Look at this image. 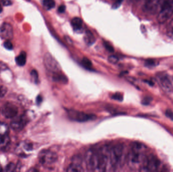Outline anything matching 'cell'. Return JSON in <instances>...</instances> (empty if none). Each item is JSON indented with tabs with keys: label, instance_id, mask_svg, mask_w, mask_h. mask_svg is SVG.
<instances>
[{
	"label": "cell",
	"instance_id": "20",
	"mask_svg": "<svg viewBox=\"0 0 173 172\" xmlns=\"http://www.w3.org/2000/svg\"><path fill=\"white\" fill-rule=\"evenodd\" d=\"M43 5L46 10H51L55 6V2L54 0H43Z\"/></svg>",
	"mask_w": 173,
	"mask_h": 172
},
{
	"label": "cell",
	"instance_id": "22",
	"mask_svg": "<svg viewBox=\"0 0 173 172\" xmlns=\"http://www.w3.org/2000/svg\"><path fill=\"white\" fill-rule=\"evenodd\" d=\"M8 127L4 123H0V136L7 134Z\"/></svg>",
	"mask_w": 173,
	"mask_h": 172
},
{
	"label": "cell",
	"instance_id": "37",
	"mask_svg": "<svg viewBox=\"0 0 173 172\" xmlns=\"http://www.w3.org/2000/svg\"><path fill=\"white\" fill-rule=\"evenodd\" d=\"M2 11H3V9H2V6L1 5V4H0V13L2 12Z\"/></svg>",
	"mask_w": 173,
	"mask_h": 172
},
{
	"label": "cell",
	"instance_id": "34",
	"mask_svg": "<svg viewBox=\"0 0 173 172\" xmlns=\"http://www.w3.org/2000/svg\"><path fill=\"white\" fill-rule=\"evenodd\" d=\"M2 5L4 6H8L12 4V0H2Z\"/></svg>",
	"mask_w": 173,
	"mask_h": 172
},
{
	"label": "cell",
	"instance_id": "25",
	"mask_svg": "<svg viewBox=\"0 0 173 172\" xmlns=\"http://www.w3.org/2000/svg\"><path fill=\"white\" fill-rule=\"evenodd\" d=\"M104 46L105 48L106 49H107V51L109 52H114V48L112 47V45L110 44V43L107 42V41H104Z\"/></svg>",
	"mask_w": 173,
	"mask_h": 172
},
{
	"label": "cell",
	"instance_id": "11",
	"mask_svg": "<svg viewBox=\"0 0 173 172\" xmlns=\"http://www.w3.org/2000/svg\"><path fill=\"white\" fill-rule=\"evenodd\" d=\"M0 37L2 39L10 41L13 37V30L8 23H4L0 26Z\"/></svg>",
	"mask_w": 173,
	"mask_h": 172
},
{
	"label": "cell",
	"instance_id": "2",
	"mask_svg": "<svg viewBox=\"0 0 173 172\" xmlns=\"http://www.w3.org/2000/svg\"><path fill=\"white\" fill-rule=\"evenodd\" d=\"M122 144H117L109 148V171L114 170L127 159Z\"/></svg>",
	"mask_w": 173,
	"mask_h": 172
},
{
	"label": "cell",
	"instance_id": "10",
	"mask_svg": "<svg viewBox=\"0 0 173 172\" xmlns=\"http://www.w3.org/2000/svg\"><path fill=\"white\" fill-rule=\"evenodd\" d=\"M2 112L6 118H15L18 113V108L15 104L8 103L4 106Z\"/></svg>",
	"mask_w": 173,
	"mask_h": 172
},
{
	"label": "cell",
	"instance_id": "7",
	"mask_svg": "<svg viewBox=\"0 0 173 172\" xmlns=\"http://www.w3.org/2000/svg\"><path fill=\"white\" fill-rule=\"evenodd\" d=\"M68 116L71 120L79 122L89 121L95 119V115L85 113L76 110H70L68 111Z\"/></svg>",
	"mask_w": 173,
	"mask_h": 172
},
{
	"label": "cell",
	"instance_id": "1",
	"mask_svg": "<svg viewBox=\"0 0 173 172\" xmlns=\"http://www.w3.org/2000/svg\"><path fill=\"white\" fill-rule=\"evenodd\" d=\"M146 146L141 143L134 142L127 154V164L132 170L140 171L146 156Z\"/></svg>",
	"mask_w": 173,
	"mask_h": 172
},
{
	"label": "cell",
	"instance_id": "18",
	"mask_svg": "<svg viewBox=\"0 0 173 172\" xmlns=\"http://www.w3.org/2000/svg\"><path fill=\"white\" fill-rule=\"evenodd\" d=\"M84 40L87 44L88 45H92L95 41V38L92 33L89 30H87L85 33L84 36Z\"/></svg>",
	"mask_w": 173,
	"mask_h": 172
},
{
	"label": "cell",
	"instance_id": "21",
	"mask_svg": "<svg viewBox=\"0 0 173 172\" xmlns=\"http://www.w3.org/2000/svg\"><path fill=\"white\" fill-rule=\"evenodd\" d=\"M167 35L169 38L173 39V19L169 23L167 27Z\"/></svg>",
	"mask_w": 173,
	"mask_h": 172
},
{
	"label": "cell",
	"instance_id": "4",
	"mask_svg": "<svg viewBox=\"0 0 173 172\" xmlns=\"http://www.w3.org/2000/svg\"><path fill=\"white\" fill-rule=\"evenodd\" d=\"M160 165V162L153 154L146 156L140 171L154 172L157 170Z\"/></svg>",
	"mask_w": 173,
	"mask_h": 172
},
{
	"label": "cell",
	"instance_id": "39",
	"mask_svg": "<svg viewBox=\"0 0 173 172\" xmlns=\"http://www.w3.org/2000/svg\"><path fill=\"white\" fill-rule=\"evenodd\" d=\"M115 1H116V0H115Z\"/></svg>",
	"mask_w": 173,
	"mask_h": 172
},
{
	"label": "cell",
	"instance_id": "9",
	"mask_svg": "<svg viewBox=\"0 0 173 172\" xmlns=\"http://www.w3.org/2000/svg\"><path fill=\"white\" fill-rule=\"evenodd\" d=\"M28 121V117L26 114L16 118L15 117L11 123V126L15 131H20L25 126Z\"/></svg>",
	"mask_w": 173,
	"mask_h": 172
},
{
	"label": "cell",
	"instance_id": "12",
	"mask_svg": "<svg viewBox=\"0 0 173 172\" xmlns=\"http://www.w3.org/2000/svg\"><path fill=\"white\" fill-rule=\"evenodd\" d=\"M161 6L162 4L160 3V0H147L144 8L147 13L154 14L157 13Z\"/></svg>",
	"mask_w": 173,
	"mask_h": 172
},
{
	"label": "cell",
	"instance_id": "3",
	"mask_svg": "<svg viewBox=\"0 0 173 172\" xmlns=\"http://www.w3.org/2000/svg\"><path fill=\"white\" fill-rule=\"evenodd\" d=\"M173 14V0H165L158 12L157 20L160 23L166 21Z\"/></svg>",
	"mask_w": 173,
	"mask_h": 172
},
{
	"label": "cell",
	"instance_id": "32",
	"mask_svg": "<svg viewBox=\"0 0 173 172\" xmlns=\"http://www.w3.org/2000/svg\"><path fill=\"white\" fill-rule=\"evenodd\" d=\"M112 98L115 100H119V101H122L123 100L122 95H121L120 94H114L112 97Z\"/></svg>",
	"mask_w": 173,
	"mask_h": 172
},
{
	"label": "cell",
	"instance_id": "17",
	"mask_svg": "<svg viewBox=\"0 0 173 172\" xmlns=\"http://www.w3.org/2000/svg\"><path fill=\"white\" fill-rule=\"evenodd\" d=\"M15 61L16 64L19 66H23L25 65L27 62V54L25 52H20L16 58Z\"/></svg>",
	"mask_w": 173,
	"mask_h": 172
},
{
	"label": "cell",
	"instance_id": "29",
	"mask_svg": "<svg viewBox=\"0 0 173 172\" xmlns=\"http://www.w3.org/2000/svg\"><path fill=\"white\" fill-rule=\"evenodd\" d=\"M7 89L6 87L0 85V97H3L7 93Z\"/></svg>",
	"mask_w": 173,
	"mask_h": 172
},
{
	"label": "cell",
	"instance_id": "16",
	"mask_svg": "<svg viewBox=\"0 0 173 172\" xmlns=\"http://www.w3.org/2000/svg\"><path fill=\"white\" fill-rule=\"evenodd\" d=\"M71 24L74 30L78 31L82 28V20L79 17H74L71 20Z\"/></svg>",
	"mask_w": 173,
	"mask_h": 172
},
{
	"label": "cell",
	"instance_id": "31",
	"mask_svg": "<svg viewBox=\"0 0 173 172\" xmlns=\"http://www.w3.org/2000/svg\"><path fill=\"white\" fill-rule=\"evenodd\" d=\"M165 114L166 115V116L168 118L170 119L171 120L173 121V112L171 110H167L166 111Z\"/></svg>",
	"mask_w": 173,
	"mask_h": 172
},
{
	"label": "cell",
	"instance_id": "6",
	"mask_svg": "<svg viewBox=\"0 0 173 172\" xmlns=\"http://www.w3.org/2000/svg\"><path fill=\"white\" fill-rule=\"evenodd\" d=\"M44 64L45 66L50 72L53 73H59L61 71V66L51 54L47 52L44 57Z\"/></svg>",
	"mask_w": 173,
	"mask_h": 172
},
{
	"label": "cell",
	"instance_id": "27",
	"mask_svg": "<svg viewBox=\"0 0 173 172\" xmlns=\"http://www.w3.org/2000/svg\"><path fill=\"white\" fill-rule=\"evenodd\" d=\"M4 47L6 49H8V50H11V49H13V44H12L11 42L9 40L4 42Z\"/></svg>",
	"mask_w": 173,
	"mask_h": 172
},
{
	"label": "cell",
	"instance_id": "5",
	"mask_svg": "<svg viewBox=\"0 0 173 172\" xmlns=\"http://www.w3.org/2000/svg\"><path fill=\"white\" fill-rule=\"evenodd\" d=\"M57 154L52 151L45 149L42 151L39 154V160L44 166H49L54 164L57 160Z\"/></svg>",
	"mask_w": 173,
	"mask_h": 172
},
{
	"label": "cell",
	"instance_id": "14",
	"mask_svg": "<svg viewBox=\"0 0 173 172\" xmlns=\"http://www.w3.org/2000/svg\"><path fill=\"white\" fill-rule=\"evenodd\" d=\"M83 171V168L78 161H73L66 170L67 172H82Z\"/></svg>",
	"mask_w": 173,
	"mask_h": 172
},
{
	"label": "cell",
	"instance_id": "19",
	"mask_svg": "<svg viewBox=\"0 0 173 172\" xmlns=\"http://www.w3.org/2000/svg\"><path fill=\"white\" fill-rule=\"evenodd\" d=\"M53 79L57 82H61L62 83H66L68 82V78L66 76L60 74L59 73H54L53 77Z\"/></svg>",
	"mask_w": 173,
	"mask_h": 172
},
{
	"label": "cell",
	"instance_id": "23",
	"mask_svg": "<svg viewBox=\"0 0 173 172\" xmlns=\"http://www.w3.org/2000/svg\"><path fill=\"white\" fill-rule=\"evenodd\" d=\"M31 79L33 80V82L37 83L39 80V75H38V72L36 70H33L30 73Z\"/></svg>",
	"mask_w": 173,
	"mask_h": 172
},
{
	"label": "cell",
	"instance_id": "36",
	"mask_svg": "<svg viewBox=\"0 0 173 172\" xmlns=\"http://www.w3.org/2000/svg\"><path fill=\"white\" fill-rule=\"evenodd\" d=\"M36 103L38 104H40V103H41L42 101V97L41 96L39 95L36 98Z\"/></svg>",
	"mask_w": 173,
	"mask_h": 172
},
{
	"label": "cell",
	"instance_id": "28",
	"mask_svg": "<svg viewBox=\"0 0 173 172\" xmlns=\"http://www.w3.org/2000/svg\"><path fill=\"white\" fill-rule=\"evenodd\" d=\"M157 63L154 60H148L145 62V65L147 67H154V66L157 65Z\"/></svg>",
	"mask_w": 173,
	"mask_h": 172
},
{
	"label": "cell",
	"instance_id": "30",
	"mask_svg": "<svg viewBox=\"0 0 173 172\" xmlns=\"http://www.w3.org/2000/svg\"><path fill=\"white\" fill-rule=\"evenodd\" d=\"M15 165L13 163H10L6 167V171L8 172H12V171H14L15 170Z\"/></svg>",
	"mask_w": 173,
	"mask_h": 172
},
{
	"label": "cell",
	"instance_id": "38",
	"mask_svg": "<svg viewBox=\"0 0 173 172\" xmlns=\"http://www.w3.org/2000/svg\"><path fill=\"white\" fill-rule=\"evenodd\" d=\"M1 167H0V171L1 170Z\"/></svg>",
	"mask_w": 173,
	"mask_h": 172
},
{
	"label": "cell",
	"instance_id": "8",
	"mask_svg": "<svg viewBox=\"0 0 173 172\" xmlns=\"http://www.w3.org/2000/svg\"><path fill=\"white\" fill-rule=\"evenodd\" d=\"M157 81L165 92H171L173 91V84L170 76L165 73H161L157 76Z\"/></svg>",
	"mask_w": 173,
	"mask_h": 172
},
{
	"label": "cell",
	"instance_id": "35",
	"mask_svg": "<svg viewBox=\"0 0 173 172\" xmlns=\"http://www.w3.org/2000/svg\"><path fill=\"white\" fill-rule=\"evenodd\" d=\"M65 9H66L65 6L64 5H61L59 7V8L58 9V11L60 13H63L65 11Z\"/></svg>",
	"mask_w": 173,
	"mask_h": 172
},
{
	"label": "cell",
	"instance_id": "15",
	"mask_svg": "<svg viewBox=\"0 0 173 172\" xmlns=\"http://www.w3.org/2000/svg\"><path fill=\"white\" fill-rule=\"evenodd\" d=\"M10 143V138L7 134L0 136V149H4L7 148Z\"/></svg>",
	"mask_w": 173,
	"mask_h": 172
},
{
	"label": "cell",
	"instance_id": "33",
	"mask_svg": "<svg viewBox=\"0 0 173 172\" xmlns=\"http://www.w3.org/2000/svg\"><path fill=\"white\" fill-rule=\"evenodd\" d=\"M123 0H116L112 5V8L114 9H117L120 7L121 4L122 3Z\"/></svg>",
	"mask_w": 173,
	"mask_h": 172
},
{
	"label": "cell",
	"instance_id": "13",
	"mask_svg": "<svg viewBox=\"0 0 173 172\" xmlns=\"http://www.w3.org/2000/svg\"><path fill=\"white\" fill-rule=\"evenodd\" d=\"M31 149L32 146L31 144L23 142L18 144L16 149V152L19 156H24L25 154V151H30Z\"/></svg>",
	"mask_w": 173,
	"mask_h": 172
},
{
	"label": "cell",
	"instance_id": "26",
	"mask_svg": "<svg viewBox=\"0 0 173 172\" xmlns=\"http://www.w3.org/2000/svg\"><path fill=\"white\" fill-rule=\"evenodd\" d=\"M108 60L109 62L112 64H116L119 61V58L117 56L111 55L109 57Z\"/></svg>",
	"mask_w": 173,
	"mask_h": 172
},
{
	"label": "cell",
	"instance_id": "24",
	"mask_svg": "<svg viewBox=\"0 0 173 172\" xmlns=\"http://www.w3.org/2000/svg\"><path fill=\"white\" fill-rule=\"evenodd\" d=\"M82 64L83 66L87 68H90L92 66L91 61L87 58H84L82 60Z\"/></svg>",
	"mask_w": 173,
	"mask_h": 172
}]
</instances>
